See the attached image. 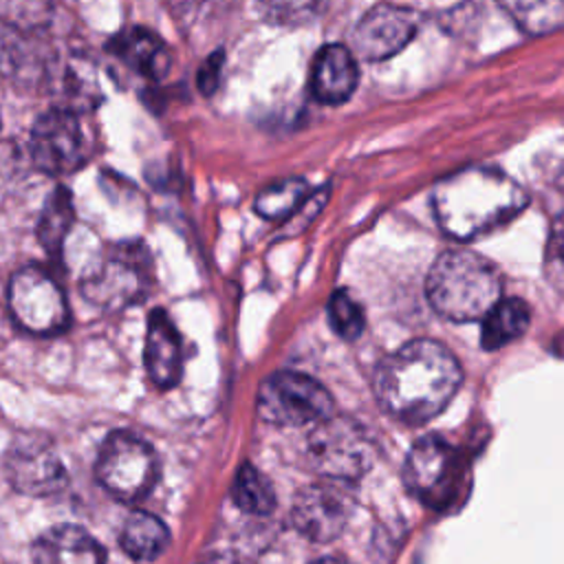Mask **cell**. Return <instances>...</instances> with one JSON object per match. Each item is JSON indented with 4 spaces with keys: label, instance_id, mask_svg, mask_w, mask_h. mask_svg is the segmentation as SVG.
I'll use <instances>...</instances> for the list:
<instances>
[{
    "label": "cell",
    "instance_id": "cell-1",
    "mask_svg": "<svg viewBox=\"0 0 564 564\" xmlns=\"http://www.w3.org/2000/svg\"><path fill=\"white\" fill-rule=\"evenodd\" d=\"M460 381V364L443 344L414 339L377 366L372 390L377 403L390 416L405 423H425L447 408Z\"/></svg>",
    "mask_w": 564,
    "mask_h": 564
},
{
    "label": "cell",
    "instance_id": "cell-2",
    "mask_svg": "<svg viewBox=\"0 0 564 564\" xmlns=\"http://www.w3.org/2000/svg\"><path fill=\"white\" fill-rule=\"evenodd\" d=\"M527 203V192L489 165L463 167L441 178L432 189L436 223L456 240H474L507 225Z\"/></svg>",
    "mask_w": 564,
    "mask_h": 564
},
{
    "label": "cell",
    "instance_id": "cell-3",
    "mask_svg": "<svg viewBox=\"0 0 564 564\" xmlns=\"http://www.w3.org/2000/svg\"><path fill=\"white\" fill-rule=\"evenodd\" d=\"M425 295L445 319L474 322L482 319L502 297V280L487 258L467 249H449L430 267Z\"/></svg>",
    "mask_w": 564,
    "mask_h": 564
},
{
    "label": "cell",
    "instance_id": "cell-4",
    "mask_svg": "<svg viewBox=\"0 0 564 564\" xmlns=\"http://www.w3.org/2000/svg\"><path fill=\"white\" fill-rule=\"evenodd\" d=\"M95 476L112 498L137 502L152 491L159 478V458L148 441L132 432L117 430L101 443Z\"/></svg>",
    "mask_w": 564,
    "mask_h": 564
},
{
    "label": "cell",
    "instance_id": "cell-5",
    "mask_svg": "<svg viewBox=\"0 0 564 564\" xmlns=\"http://www.w3.org/2000/svg\"><path fill=\"white\" fill-rule=\"evenodd\" d=\"M256 410L271 425L302 427L328 419L335 412V401L313 377L295 370H278L260 383Z\"/></svg>",
    "mask_w": 564,
    "mask_h": 564
},
{
    "label": "cell",
    "instance_id": "cell-6",
    "mask_svg": "<svg viewBox=\"0 0 564 564\" xmlns=\"http://www.w3.org/2000/svg\"><path fill=\"white\" fill-rule=\"evenodd\" d=\"M375 458L368 434L346 416L330 414L313 425L306 438L308 465L328 480L348 482L364 476Z\"/></svg>",
    "mask_w": 564,
    "mask_h": 564
},
{
    "label": "cell",
    "instance_id": "cell-7",
    "mask_svg": "<svg viewBox=\"0 0 564 564\" xmlns=\"http://www.w3.org/2000/svg\"><path fill=\"white\" fill-rule=\"evenodd\" d=\"M7 300L15 324L26 333L57 335L68 328L70 311L64 291L37 264H26L11 275Z\"/></svg>",
    "mask_w": 564,
    "mask_h": 564
},
{
    "label": "cell",
    "instance_id": "cell-8",
    "mask_svg": "<svg viewBox=\"0 0 564 564\" xmlns=\"http://www.w3.org/2000/svg\"><path fill=\"white\" fill-rule=\"evenodd\" d=\"M29 150L42 172L68 174L88 161V130L73 108H51L33 123Z\"/></svg>",
    "mask_w": 564,
    "mask_h": 564
},
{
    "label": "cell",
    "instance_id": "cell-9",
    "mask_svg": "<svg viewBox=\"0 0 564 564\" xmlns=\"http://www.w3.org/2000/svg\"><path fill=\"white\" fill-rule=\"evenodd\" d=\"M150 286L148 258L141 249L119 247L82 280V293L99 308L117 311L137 304Z\"/></svg>",
    "mask_w": 564,
    "mask_h": 564
},
{
    "label": "cell",
    "instance_id": "cell-10",
    "mask_svg": "<svg viewBox=\"0 0 564 564\" xmlns=\"http://www.w3.org/2000/svg\"><path fill=\"white\" fill-rule=\"evenodd\" d=\"M7 476L24 496H51L66 487V469L53 443L40 434H20L7 449Z\"/></svg>",
    "mask_w": 564,
    "mask_h": 564
},
{
    "label": "cell",
    "instance_id": "cell-11",
    "mask_svg": "<svg viewBox=\"0 0 564 564\" xmlns=\"http://www.w3.org/2000/svg\"><path fill=\"white\" fill-rule=\"evenodd\" d=\"M352 507V496L344 489V482L324 478L297 491L291 507V522L308 540L330 542L344 531Z\"/></svg>",
    "mask_w": 564,
    "mask_h": 564
},
{
    "label": "cell",
    "instance_id": "cell-12",
    "mask_svg": "<svg viewBox=\"0 0 564 564\" xmlns=\"http://www.w3.org/2000/svg\"><path fill=\"white\" fill-rule=\"evenodd\" d=\"M419 31V15L399 4L379 2L370 7L352 29L355 55L381 62L403 51Z\"/></svg>",
    "mask_w": 564,
    "mask_h": 564
},
{
    "label": "cell",
    "instance_id": "cell-13",
    "mask_svg": "<svg viewBox=\"0 0 564 564\" xmlns=\"http://www.w3.org/2000/svg\"><path fill=\"white\" fill-rule=\"evenodd\" d=\"M359 84V68L355 53L341 44L322 46L311 64L308 88L311 95L326 106L348 101Z\"/></svg>",
    "mask_w": 564,
    "mask_h": 564
},
{
    "label": "cell",
    "instance_id": "cell-14",
    "mask_svg": "<svg viewBox=\"0 0 564 564\" xmlns=\"http://www.w3.org/2000/svg\"><path fill=\"white\" fill-rule=\"evenodd\" d=\"M454 467V449L438 436L419 438L403 463L405 487L423 498L432 500L436 491L449 480Z\"/></svg>",
    "mask_w": 564,
    "mask_h": 564
},
{
    "label": "cell",
    "instance_id": "cell-15",
    "mask_svg": "<svg viewBox=\"0 0 564 564\" xmlns=\"http://www.w3.org/2000/svg\"><path fill=\"white\" fill-rule=\"evenodd\" d=\"M143 359L148 377L154 386L172 388L178 383L183 372L181 339L176 326L163 308H154L148 317Z\"/></svg>",
    "mask_w": 564,
    "mask_h": 564
},
{
    "label": "cell",
    "instance_id": "cell-16",
    "mask_svg": "<svg viewBox=\"0 0 564 564\" xmlns=\"http://www.w3.org/2000/svg\"><path fill=\"white\" fill-rule=\"evenodd\" d=\"M33 564H106V553L82 527L57 524L35 540Z\"/></svg>",
    "mask_w": 564,
    "mask_h": 564
},
{
    "label": "cell",
    "instance_id": "cell-17",
    "mask_svg": "<svg viewBox=\"0 0 564 564\" xmlns=\"http://www.w3.org/2000/svg\"><path fill=\"white\" fill-rule=\"evenodd\" d=\"M108 48L112 55H117L128 68L134 73L148 77V79H163L170 70L172 55L165 46V42L154 35L148 29L134 26L128 31H121Z\"/></svg>",
    "mask_w": 564,
    "mask_h": 564
},
{
    "label": "cell",
    "instance_id": "cell-18",
    "mask_svg": "<svg viewBox=\"0 0 564 564\" xmlns=\"http://www.w3.org/2000/svg\"><path fill=\"white\" fill-rule=\"evenodd\" d=\"M170 544V531L150 511H132L119 533L121 551L132 560H154Z\"/></svg>",
    "mask_w": 564,
    "mask_h": 564
},
{
    "label": "cell",
    "instance_id": "cell-19",
    "mask_svg": "<svg viewBox=\"0 0 564 564\" xmlns=\"http://www.w3.org/2000/svg\"><path fill=\"white\" fill-rule=\"evenodd\" d=\"M531 322V311L520 297H500L482 317L480 346L496 350L518 339Z\"/></svg>",
    "mask_w": 564,
    "mask_h": 564
},
{
    "label": "cell",
    "instance_id": "cell-20",
    "mask_svg": "<svg viewBox=\"0 0 564 564\" xmlns=\"http://www.w3.org/2000/svg\"><path fill=\"white\" fill-rule=\"evenodd\" d=\"M529 35H546L564 24V0H496Z\"/></svg>",
    "mask_w": 564,
    "mask_h": 564
},
{
    "label": "cell",
    "instance_id": "cell-21",
    "mask_svg": "<svg viewBox=\"0 0 564 564\" xmlns=\"http://www.w3.org/2000/svg\"><path fill=\"white\" fill-rule=\"evenodd\" d=\"M308 183L300 176L275 181L260 189L253 200V209L267 220H282L293 216L308 198Z\"/></svg>",
    "mask_w": 564,
    "mask_h": 564
},
{
    "label": "cell",
    "instance_id": "cell-22",
    "mask_svg": "<svg viewBox=\"0 0 564 564\" xmlns=\"http://www.w3.org/2000/svg\"><path fill=\"white\" fill-rule=\"evenodd\" d=\"M73 220H75L73 198L66 187H57L46 198V205H44L40 223H37V238L48 253L57 256L62 251L64 238H66L68 229L73 227Z\"/></svg>",
    "mask_w": 564,
    "mask_h": 564
},
{
    "label": "cell",
    "instance_id": "cell-23",
    "mask_svg": "<svg viewBox=\"0 0 564 564\" xmlns=\"http://www.w3.org/2000/svg\"><path fill=\"white\" fill-rule=\"evenodd\" d=\"M234 505L251 516H267L275 509V494L269 478L253 465H242L231 485Z\"/></svg>",
    "mask_w": 564,
    "mask_h": 564
},
{
    "label": "cell",
    "instance_id": "cell-24",
    "mask_svg": "<svg viewBox=\"0 0 564 564\" xmlns=\"http://www.w3.org/2000/svg\"><path fill=\"white\" fill-rule=\"evenodd\" d=\"M328 322L333 326V330L341 337V339H357L364 333L366 319H364V311L361 306L352 300V295L344 289H337L330 300H328Z\"/></svg>",
    "mask_w": 564,
    "mask_h": 564
},
{
    "label": "cell",
    "instance_id": "cell-25",
    "mask_svg": "<svg viewBox=\"0 0 564 564\" xmlns=\"http://www.w3.org/2000/svg\"><path fill=\"white\" fill-rule=\"evenodd\" d=\"M544 278L555 291L564 293V214L553 220L546 238Z\"/></svg>",
    "mask_w": 564,
    "mask_h": 564
},
{
    "label": "cell",
    "instance_id": "cell-26",
    "mask_svg": "<svg viewBox=\"0 0 564 564\" xmlns=\"http://www.w3.org/2000/svg\"><path fill=\"white\" fill-rule=\"evenodd\" d=\"M275 18H304L311 15L322 0H258Z\"/></svg>",
    "mask_w": 564,
    "mask_h": 564
},
{
    "label": "cell",
    "instance_id": "cell-27",
    "mask_svg": "<svg viewBox=\"0 0 564 564\" xmlns=\"http://www.w3.org/2000/svg\"><path fill=\"white\" fill-rule=\"evenodd\" d=\"M223 62H225L223 51L212 53V55L203 62V66H200V70H198V88H200L203 95H212V93L218 88Z\"/></svg>",
    "mask_w": 564,
    "mask_h": 564
},
{
    "label": "cell",
    "instance_id": "cell-28",
    "mask_svg": "<svg viewBox=\"0 0 564 564\" xmlns=\"http://www.w3.org/2000/svg\"><path fill=\"white\" fill-rule=\"evenodd\" d=\"M200 564H240V562L229 553H218V555H212V557L203 560Z\"/></svg>",
    "mask_w": 564,
    "mask_h": 564
},
{
    "label": "cell",
    "instance_id": "cell-29",
    "mask_svg": "<svg viewBox=\"0 0 564 564\" xmlns=\"http://www.w3.org/2000/svg\"><path fill=\"white\" fill-rule=\"evenodd\" d=\"M315 564H348V562H341V560H335V557H326V560H319Z\"/></svg>",
    "mask_w": 564,
    "mask_h": 564
}]
</instances>
